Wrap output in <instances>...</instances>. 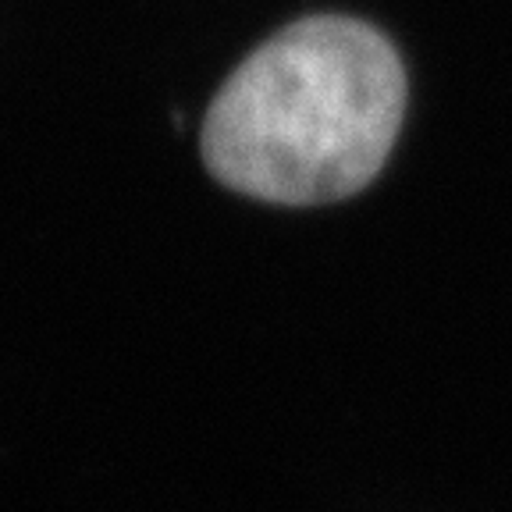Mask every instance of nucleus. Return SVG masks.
Masks as SVG:
<instances>
[{
  "label": "nucleus",
  "mask_w": 512,
  "mask_h": 512,
  "mask_svg": "<svg viewBox=\"0 0 512 512\" xmlns=\"http://www.w3.org/2000/svg\"><path fill=\"white\" fill-rule=\"evenodd\" d=\"M402 107L406 75L381 32L310 18L224 82L203 125V157L228 189L256 200H345L388 160Z\"/></svg>",
  "instance_id": "1"
}]
</instances>
